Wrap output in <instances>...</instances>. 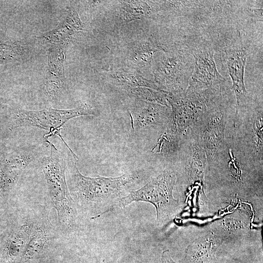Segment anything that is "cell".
Wrapping results in <instances>:
<instances>
[{"label":"cell","mask_w":263,"mask_h":263,"mask_svg":"<svg viewBox=\"0 0 263 263\" xmlns=\"http://www.w3.org/2000/svg\"><path fill=\"white\" fill-rule=\"evenodd\" d=\"M228 91L225 83L207 88L189 84L184 91L169 93L167 100L170 113L159 137L166 150L177 154L201 115Z\"/></svg>","instance_id":"1"},{"label":"cell","mask_w":263,"mask_h":263,"mask_svg":"<svg viewBox=\"0 0 263 263\" xmlns=\"http://www.w3.org/2000/svg\"><path fill=\"white\" fill-rule=\"evenodd\" d=\"M76 161L73 157L67 163L70 190L82 208L96 214L113 209L142 177L139 171L115 177L86 176L78 170Z\"/></svg>","instance_id":"2"},{"label":"cell","mask_w":263,"mask_h":263,"mask_svg":"<svg viewBox=\"0 0 263 263\" xmlns=\"http://www.w3.org/2000/svg\"><path fill=\"white\" fill-rule=\"evenodd\" d=\"M46 142L50 146V154L41 159V165L49 196L57 212L60 228L64 232L71 231L76 225V214L66 178L67 162L52 143L47 139Z\"/></svg>","instance_id":"3"},{"label":"cell","mask_w":263,"mask_h":263,"mask_svg":"<svg viewBox=\"0 0 263 263\" xmlns=\"http://www.w3.org/2000/svg\"><path fill=\"white\" fill-rule=\"evenodd\" d=\"M229 121L223 144L207 166L206 175L218 181L239 186L251 184L256 173L261 172L253 164L236 138L232 121Z\"/></svg>","instance_id":"4"},{"label":"cell","mask_w":263,"mask_h":263,"mask_svg":"<svg viewBox=\"0 0 263 263\" xmlns=\"http://www.w3.org/2000/svg\"><path fill=\"white\" fill-rule=\"evenodd\" d=\"M177 179L173 169L166 168L142 187L131 190L122 197L114 208L116 206L124 207L134 202L149 203L155 207L157 221L164 222L172 217L179 208V200L173 197Z\"/></svg>","instance_id":"5"},{"label":"cell","mask_w":263,"mask_h":263,"mask_svg":"<svg viewBox=\"0 0 263 263\" xmlns=\"http://www.w3.org/2000/svg\"><path fill=\"white\" fill-rule=\"evenodd\" d=\"M230 94L228 91L206 111L189 133L204 150L208 165L222 146L227 125L234 116L235 104Z\"/></svg>","instance_id":"6"},{"label":"cell","mask_w":263,"mask_h":263,"mask_svg":"<svg viewBox=\"0 0 263 263\" xmlns=\"http://www.w3.org/2000/svg\"><path fill=\"white\" fill-rule=\"evenodd\" d=\"M234 134L246 154L260 171L263 164L262 98L251 99L235 111L232 120Z\"/></svg>","instance_id":"7"},{"label":"cell","mask_w":263,"mask_h":263,"mask_svg":"<svg viewBox=\"0 0 263 263\" xmlns=\"http://www.w3.org/2000/svg\"><path fill=\"white\" fill-rule=\"evenodd\" d=\"M95 109L88 104L68 110L51 108L38 111L21 109L15 114V124L17 127H33L46 130L49 133L45 136L46 139L54 135H58L65 143L74 157L76 156L65 143L60 133V130L69 120L84 115L95 114Z\"/></svg>","instance_id":"8"},{"label":"cell","mask_w":263,"mask_h":263,"mask_svg":"<svg viewBox=\"0 0 263 263\" xmlns=\"http://www.w3.org/2000/svg\"><path fill=\"white\" fill-rule=\"evenodd\" d=\"M194 66L192 56L179 52L167 54L155 65L154 82L160 90L169 93L184 91L189 85Z\"/></svg>","instance_id":"9"},{"label":"cell","mask_w":263,"mask_h":263,"mask_svg":"<svg viewBox=\"0 0 263 263\" xmlns=\"http://www.w3.org/2000/svg\"><path fill=\"white\" fill-rule=\"evenodd\" d=\"M247 56V50L243 47H232L225 52V67L231 78L232 89L235 96V111L251 99L244 80Z\"/></svg>","instance_id":"10"},{"label":"cell","mask_w":263,"mask_h":263,"mask_svg":"<svg viewBox=\"0 0 263 263\" xmlns=\"http://www.w3.org/2000/svg\"><path fill=\"white\" fill-rule=\"evenodd\" d=\"M194 66L189 84L200 88H207L225 81L219 73L211 49H198L191 51Z\"/></svg>","instance_id":"11"},{"label":"cell","mask_w":263,"mask_h":263,"mask_svg":"<svg viewBox=\"0 0 263 263\" xmlns=\"http://www.w3.org/2000/svg\"><path fill=\"white\" fill-rule=\"evenodd\" d=\"M170 113L169 106L142 101L139 107L133 112H130L132 129L134 131L150 129L160 132L167 123Z\"/></svg>","instance_id":"12"},{"label":"cell","mask_w":263,"mask_h":263,"mask_svg":"<svg viewBox=\"0 0 263 263\" xmlns=\"http://www.w3.org/2000/svg\"><path fill=\"white\" fill-rule=\"evenodd\" d=\"M56 238L55 230L48 215L39 216L19 263H25L42 255L53 244Z\"/></svg>","instance_id":"13"},{"label":"cell","mask_w":263,"mask_h":263,"mask_svg":"<svg viewBox=\"0 0 263 263\" xmlns=\"http://www.w3.org/2000/svg\"><path fill=\"white\" fill-rule=\"evenodd\" d=\"M224 242L211 230L200 235L187 246L183 263H217L216 252Z\"/></svg>","instance_id":"14"},{"label":"cell","mask_w":263,"mask_h":263,"mask_svg":"<svg viewBox=\"0 0 263 263\" xmlns=\"http://www.w3.org/2000/svg\"><path fill=\"white\" fill-rule=\"evenodd\" d=\"M47 55L45 91L48 97L55 100L60 94L65 81L63 48L61 45H53L48 49Z\"/></svg>","instance_id":"15"},{"label":"cell","mask_w":263,"mask_h":263,"mask_svg":"<svg viewBox=\"0 0 263 263\" xmlns=\"http://www.w3.org/2000/svg\"><path fill=\"white\" fill-rule=\"evenodd\" d=\"M38 218L33 215L21 218V221L9 239L8 254L15 263H19Z\"/></svg>","instance_id":"16"},{"label":"cell","mask_w":263,"mask_h":263,"mask_svg":"<svg viewBox=\"0 0 263 263\" xmlns=\"http://www.w3.org/2000/svg\"><path fill=\"white\" fill-rule=\"evenodd\" d=\"M83 29L82 23L75 10L70 8L59 25L55 29L45 34L43 38L53 45L67 44L73 35Z\"/></svg>","instance_id":"17"},{"label":"cell","mask_w":263,"mask_h":263,"mask_svg":"<svg viewBox=\"0 0 263 263\" xmlns=\"http://www.w3.org/2000/svg\"><path fill=\"white\" fill-rule=\"evenodd\" d=\"M161 51L167 52L157 41L149 38L135 43L131 47L129 53V59L135 67H147L151 64L153 54Z\"/></svg>","instance_id":"18"},{"label":"cell","mask_w":263,"mask_h":263,"mask_svg":"<svg viewBox=\"0 0 263 263\" xmlns=\"http://www.w3.org/2000/svg\"><path fill=\"white\" fill-rule=\"evenodd\" d=\"M248 223L239 214H232L213 223L212 231L224 241L237 236L247 228Z\"/></svg>","instance_id":"19"},{"label":"cell","mask_w":263,"mask_h":263,"mask_svg":"<svg viewBox=\"0 0 263 263\" xmlns=\"http://www.w3.org/2000/svg\"><path fill=\"white\" fill-rule=\"evenodd\" d=\"M110 77L129 94L133 90L140 87H147L162 91L154 82L148 80L133 72L125 70L115 71L112 72Z\"/></svg>","instance_id":"20"},{"label":"cell","mask_w":263,"mask_h":263,"mask_svg":"<svg viewBox=\"0 0 263 263\" xmlns=\"http://www.w3.org/2000/svg\"><path fill=\"white\" fill-rule=\"evenodd\" d=\"M120 3L122 19L126 22L140 19L150 13V7L145 1L124 0Z\"/></svg>","instance_id":"21"},{"label":"cell","mask_w":263,"mask_h":263,"mask_svg":"<svg viewBox=\"0 0 263 263\" xmlns=\"http://www.w3.org/2000/svg\"><path fill=\"white\" fill-rule=\"evenodd\" d=\"M162 263H178L173 260L169 250H166L163 252L162 255Z\"/></svg>","instance_id":"22"}]
</instances>
